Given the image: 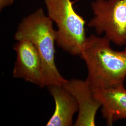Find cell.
Listing matches in <instances>:
<instances>
[{"label":"cell","mask_w":126,"mask_h":126,"mask_svg":"<svg viewBox=\"0 0 126 126\" xmlns=\"http://www.w3.org/2000/svg\"><path fill=\"white\" fill-rule=\"evenodd\" d=\"M111 41L91 34L87 37L79 56L87 69L86 81L93 89L106 88L124 84L126 78V48L115 50Z\"/></svg>","instance_id":"cell-1"},{"label":"cell","mask_w":126,"mask_h":126,"mask_svg":"<svg viewBox=\"0 0 126 126\" xmlns=\"http://www.w3.org/2000/svg\"><path fill=\"white\" fill-rule=\"evenodd\" d=\"M53 21L42 9L23 19L15 35L17 41L27 40L36 47L44 66V87L52 85L63 86L67 80L60 73L55 63L56 31Z\"/></svg>","instance_id":"cell-2"},{"label":"cell","mask_w":126,"mask_h":126,"mask_svg":"<svg viewBox=\"0 0 126 126\" xmlns=\"http://www.w3.org/2000/svg\"><path fill=\"white\" fill-rule=\"evenodd\" d=\"M48 16L58 28L56 43L72 55H80L85 45L86 21L74 10L70 0H45Z\"/></svg>","instance_id":"cell-3"},{"label":"cell","mask_w":126,"mask_h":126,"mask_svg":"<svg viewBox=\"0 0 126 126\" xmlns=\"http://www.w3.org/2000/svg\"><path fill=\"white\" fill-rule=\"evenodd\" d=\"M91 8L94 16L88 26L116 45H126V0H96Z\"/></svg>","instance_id":"cell-4"},{"label":"cell","mask_w":126,"mask_h":126,"mask_svg":"<svg viewBox=\"0 0 126 126\" xmlns=\"http://www.w3.org/2000/svg\"><path fill=\"white\" fill-rule=\"evenodd\" d=\"M16 60L13 76L44 87V66L36 47L30 41H17L13 46Z\"/></svg>","instance_id":"cell-5"},{"label":"cell","mask_w":126,"mask_h":126,"mask_svg":"<svg viewBox=\"0 0 126 126\" xmlns=\"http://www.w3.org/2000/svg\"><path fill=\"white\" fill-rule=\"evenodd\" d=\"M63 86L74 97L79 106V113L74 126H94L95 116L101 108L93 88L85 80L72 79Z\"/></svg>","instance_id":"cell-6"},{"label":"cell","mask_w":126,"mask_h":126,"mask_svg":"<svg viewBox=\"0 0 126 126\" xmlns=\"http://www.w3.org/2000/svg\"><path fill=\"white\" fill-rule=\"evenodd\" d=\"M101 104V112L108 126L126 119V89L124 84L106 88L93 89Z\"/></svg>","instance_id":"cell-7"},{"label":"cell","mask_w":126,"mask_h":126,"mask_svg":"<svg viewBox=\"0 0 126 126\" xmlns=\"http://www.w3.org/2000/svg\"><path fill=\"white\" fill-rule=\"evenodd\" d=\"M47 87L54 99L55 109L46 126H72L73 117L79 111L75 98L62 85H52Z\"/></svg>","instance_id":"cell-8"},{"label":"cell","mask_w":126,"mask_h":126,"mask_svg":"<svg viewBox=\"0 0 126 126\" xmlns=\"http://www.w3.org/2000/svg\"><path fill=\"white\" fill-rule=\"evenodd\" d=\"M14 0H0V9L1 10L5 7L12 4Z\"/></svg>","instance_id":"cell-9"}]
</instances>
